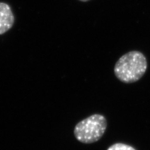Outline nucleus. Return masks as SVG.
Returning <instances> with one entry per match:
<instances>
[{
    "instance_id": "nucleus-5",
    "label": "nucleus",
    "mask_w": 150,
    "mask_h": 150,
    "mask_svg": "<svg viewBox=\"0 0 150 150\" xmlns=\"http://www.w3.org/2000/svg\"><path fill=\"white\" fill-rule=\"evenodd\" d=\"M79 1H80L81 2H87V1H90V0H79Z\"/></svg>"
},
{
    "instance_id": "nucleus-1",
    "label": "nucleus",
    "mask_w": 150,
    "mask_h": 150,
    "mask_svg": "<svg viewBox=\"0 0 150 150\" xmlns=\"http://www.w3.org/2000/svg\"><path fill=\"white\" fill-rule=\"evenodd\" d=\"M148 67L145 56L140 51H131L123 54L115 66L116 77L124 83L138 81L146 73Z\"/></svg>"
},
{
    "instance_id": "nucleus-2",
    "label": "nucleus",
    "mask_w": 150,
    "mask_h": 150,
    "mask_svg": "<svg viewBox=\"0 0 150 150\" xmlns=\"http://www.w3.org/2000/svg\"><path fill=\"white\" fill-rule=\"evenodd\" d=\"M107 121L105 117L95 114L79 121L74 129V137L79 142L90 144L98 142L105 133Z\"/></svg>"
},
{
    "instance_id": "nucleus-3",
    "label": "nucleus",
    "mask_w": 150,
    "mask_h": 150,
    "mask_svg": "<svg viewBox=\"0 0 150 150\" xmlns=\"http://www.w3.org/2000/svg\"><path fill=\"white\" fill-rule=\"evenodd\" d=\"M15 16L7 3L0 2V35L8 31L14 25Z\"/></svg>"
},
{
    "instance_id": "nucleus-4",
    "label": "nucleus",
    "mask_w": 150,
    "mask_h": 150,
    "mask_svg": "<svg viewBox=\"0 0 150 150\" xmlns=\"http://www.w3.org/2000/svg\"><path fill=\"white\" fill-rule=\"evenodd\" d=\"M107 150H136L133 146L124 143H115L111 145Z\"/></svg>"
}]
</instances>
